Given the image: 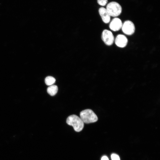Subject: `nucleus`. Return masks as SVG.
<instances>
[{
    "instance_id": "obj_12",
    "label": "nucleus",
    "mask_w": 160,
    "mask_h": 160,
    "mask_svg": "<svg viewBox=\"0 0 160 160\" xmlns=\"http://www.w3.org/2000/svg\"><path fill=\"white\" fill-rule=\"evenodd\" d=\"M112 160H120L119 156L115 153H113L111 155Z\"/></svg>"
},
{
    "instance_id": "obj_4",
    "label": "nucleus",
    "mask_w": 160,
    "mask_h": 160,
    "mask_svg": "<svg viewBox=\"0 0 160 160\" xmlns=\"http://www.w3.org/2000/svg\"><path fill=\"white\" fill-rule=\"evenodd\" d=\"M101 38L104 43L107 45H111L114 41V36L110 30L105 29L102 32Z\"/></svg>"
},
{
    "instance_id": "obj_8",
    "label": "nucleus",
    "mask_w": 160,
    "mask_h": 160,
    "mask_svg": "<svg viewBox=\"0 0 160 160\" xmlns=\"http://www.w3.org/2000/svg\"><path fill=\"white\" fill-rule=\"evenodd\" d=\"M99 12L103 21L105 23L110 22L111 16L106 8L101 7L99 9Z\"/></svg>"
},
{
    "instance_id": "obj_2",
    "label": "nucleus",
    "mask_w": 160,
    "mask_h": 160,
    "mask_svg": "<svg viewBox=\"0 0 160 160\" xmlns=\"http://www.w3.org/2000/svg\"><path fill=\"white\" fill-rule=\"evenodd\" d=\"M80 116L83 122L86 124L94 123L98 120L97 116L90 109H86L81 111Z\"/></svg>"
},
{
    "instance_id": "obj_6",
    "label": "nucleus",
    "mask_w": 160,
    "mask_h": 160,
    "mask_svg": "<svg viewBox=\"0 0 160 160\" xmlns=\"http://www.w3.org/2000/svg\"><path fill=\"white\" fill-rule=\"evenodd\" d=\"M116 45L120 48H124L127 45L128 40L127 37L124 35L119 34L114 39Z\"/></svg>"
},
{
    "instance_id": "obj_1",
    "label": "nucleus",
    "mask_w": 160,
    "mask_h": 160,
    "mask_svg": "<svg viewBox=\"0 0 160 160\" xmlns=\"http://www.w3.org/2000/svg\"><path fill=\"white\" fill-rule=\"evenodd\" d=\"M66 123L69 125L72 126L74 130L79 132L83 129L84 124L80 118L76 115L69 116L66 119Z\"/></svg>"
},
{
    "instance_id": "obj_10",
    "label": "nucleus",
    "mask_w": 160,
    "mask_h": 160,
    "mask_svg": "<svg viewBox=\"0 0 160 160\" xmlns=\"http://www.w3.org/2000/svg\"><path fill=\"white\" fill-rule=\"evenodd\" d=\"M55 79L52 76H48L45 79V83L48 86L53 85L55 82Z\"/></svg>"
},
{
    "instance_id": "obj_7",
    "label": "nucleus",
    "mask_w": 160,
    "mask_h": 160,
    "mask_svg": "<svg viewBox=\"0 0 160 160\" xmlns=\"http://www.w3.org/2000/svg\"><path fill=\"white\" fill-rule=\"evenodd\" d=\"M122 24L120 19L116 17H115L110 22L109 27L112 31H117L121 29Z\"/></svg>"
},
{
    "instance_id": "obj_13",
    "label": "nucleus",
    "mask_w": 160,
    "mask_h": 160,
    "mask_svg": "<svg viewBox=\"0 0 160 160\" xmlns=\"http://www.w3.org/2000/svg\"><path fill=\"white\" fill-rule=\"evenodd\" d=\"M101 160H109V159L106 156H104L102 157Z\"/></svg>"
},
{
    "instance_id": "obj_9",
    "label": "nucleus",
    "mask_w": 160,
    "mask_h": 160,
    "mask_svg": "<svg viewBox=\"0 0 160 160\" xmlns=\"http://www.w3.org/2000/svg\"><path fill=\"white\" fill-rule=\"evenodd\" d=\"M58 88L57 86L52 85L49 87L47 89V93L51 96L55 95L58 91Z\"/></svg>"
},
{
    "instance_id": "obj_3",
    "label": "nucleus",
    "mask_w": 160,
    "mask_h": 160,
    "mask_svg": "<svg viewBox=\"0 0 160 160\" xmlns=\"http://www.w3.org/2000/svg\"><path fill=\"white\" fill-rule=\"evenodd\" d=\"M106 9L111 16L116 17L120 15L122 8L121 5L117 2L112 1L107 5Z\"/></svg>"
},
{
    "instance_id": "obj_5",
    "label": "nucleus",
    "mask_w": 160,
    "mask_h": 160,
    "mask_svg": "<svg viewBox=\"0 0 160 160\" xmlns=\"http://www.w3.org/2000/svg\"><path fill=\"white\" fill-rule=\"evenodd\" d=\"M121 29L123 33L127 35L133 34L135 31V27L134 24L129 20L125 21L122 24Z\"/></svg>"
},
{
    "instance_id": "obj_11",
    "label": "nucleus",
    "mask_w": 160,
    "mask_h": 160,
    "mask_svg": "<svg viewBox=\"0 0 160 160\" xmlns=\"http://www.w3.org/2000/svg\"><path fill=\"white\" fill-rule=\"evenodd\" d=\"M108 0H97L99 4L102 6H105L107 3Z\"/></svg>"
}]
</instances>
